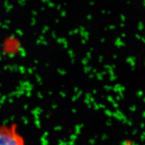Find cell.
<instances>
[{"instance_id": "cell-1", "label": "cell", "mask_w": 145, "mask_h": 145, "mask_svg": "<svg viewBox=\"0 0 145 145\" xmlns=\"http://www.w3.org/2000/svg\"><path fill=\"white\" fill-rule=\"evenodd\" d=\"M0 145H25L15 123L0 125Z\"/></svg>"}]
</instances>
